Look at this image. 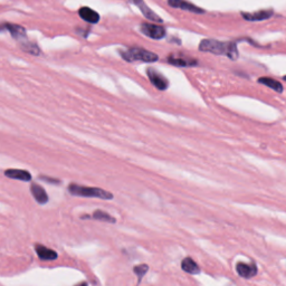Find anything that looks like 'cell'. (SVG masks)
Here are the masks:
<instances>
[{
	"label": "cell",
	"instance_id": "1",
	"mask_svg": "<svg viewBox=\"0 0 286 286\" xmlns=\"http://www.w3.org/2000/svg\"><path fill=\"white\" fill-rule=\"evenodd\" d=\"M199 50L215 55H225L233 61H236L240 57L237 44L235 41L224 42L216 40H204L199 44Z\"/></svg>",
	"mask_w": 286,
	"mask_h": 286
},
{
	"label": "cell",
	"instance_id": "2",
	"mask_svg": "<svg viewBox=\"0 0 286 286\" xmlns=\"http://www.w3.org/2000/svg\"><path fill=\"white\" fill-rule=\"evenodd\" d=\"M68 191L71 195L79 196V197L85 198H99L103 200H111L113 199V195L109 191L101 189L96 187H85L80 186L78 183H71L68 186Z\"/></svg>",
	"mask_w": 286,
	"mask_h": 286
},
{
	"label": "cell",
	"instance_id": "3",
	"mask_svg": "<svg viewBox=\"0 0 286 286\" xmlns=\"http://www.w3.org/2000/svg\"><path fill=\"white\" fill-rule=\"evenodd\" d=\"M120 55L126 62L141 61L146 63H155L159 61V56L157 54L149 52V50L141 48V47H132L130 49L120 50Z\"/></svg>",
	"mask_w": 286,
	"mask_h": 286
},
{
	"label": "cell",
	"instance_id": "4",
	"mask_svg": "<svg viewBox=\"0 0 286 286\" xmlns=\"http://www.w3.org/2000/svg\"><path fill=\"white\" fill-rule=\"evenodd\" d=\"M3 31H8L11 36L15 38L17 41H19V44H23L26 41H28V38L26 37V31L19 26V25H15V24H9V23H5V24H0V32Z\"/></svg>",
	"mask_w": 286,
	"mask_h": 286
},
{
	"label": "cell",
	"instance_id": "5",
	"mask_svg": "<svg viewBox=\"0 0 286 286\" xmlns=\"http://www.w3.org/2000/svg\"><path fill=\"white\" fill-rule=\"evenodd\" d=\"M147 74L153 86L157 87L158 89H160V91H164V89L169 87V81L166 80L159 71L155 70L153 67H149L147 70Z\"/></svg>",
	"mask_w": 286,
	"mask_h": 286
},
{
	"label": "cell",
	"instance_id": "6",
	"mask_svg": "<svg viewBox=\"0 0 286 286\" xmlns=\"http://www.w3.org/2000/svg\"><path fill=\"white\" fill-rule=\"evenodd\" d=\"M141 32L152 40H162L165 36V29L157 24H142L141 25Z\"/></svg>",
	"mask_w": 286,
	"mask_h": 286
},
{
	"label": "cell",
	"instance_id": "7",
	"mask_svg": "<svg viewBox=\"0 0 286 286\" xmlns=\"http://www.w3.org/2000/svg\"><path fill=\"white\" fill-rule=\"evenodd\" d=\"M168 5L170 7L178 8V9L193 12V14H204V10L188 1V0H168Z\"/></svg>",
	"mask_w": 286,
	"mask_h": 286
},
{
	"label": "cell",
	"instance_id": "8",
	"mask_svg": "<svg viewBox=\"0 0 286 286\" xmlns=\"http://www.w3.org/2000/svg\"><path fill=\"white\" fill-rule=\"evenodd\" d=\"M236 272L243 279L249 280L257 275V266H256L255 263L246 264L243 262H238L236 264Z\"/></svg>",
	"mask_w": 286,
	"mask_h": 286
},
{
	"label": "cell",
	"instance_id": "9",
	"mask_svg": "<svg viewBox=\"0 0 286 286\" xmlns=\"http://www.w3.org/2000/svg\"><path fill=\"white\" fill-rule=\"evenodd\" d=\"M129 1L133 2L135 6L139 7V9L142 12L143 16L148 18L149 20L153 21V23H162V19L158 16L155 11H153L151 8H149L148 5H146V2L143 0H129Z\"/></svg>",
	"mask_w": 286,
	"mask_h": 286
},
{
	"label": "cell",
	"instance_id": "10",
	"mask_svg": "<svg viewBox=\"0 0 286 286\" xmlns=\"http://www.w3.org/2000/svg\"><path fill=\"white\" fill-rule=\"evenodd\" d=\"M274 15V11L272 9L267 10H259L256 12H242L243 18L248 21H262L270 19L271 17Z\"/></svg>",
	"mask_w": 286,
	"mask_h": 286
},
{
	"label": "cell",
	"instance_id": "11",
	"mask_svg": "<svg viewBox=\"0 0 286 286\" xmlns=\"http://www.w3.org/2000/svg\"><path fill=\"white\" fill-rule=\"evenodd\" d=\"M35 250L38 255V257L41 260H55L57 259L58 254L54 249H50L48 247H46L44 245L36 244L35 245Z\"/></svg>",
	"mask_w": 286,
	"mask_h": 286
},
{
	"label": "cell",
	"instance_id": "12",
	"mask_svg": "<svg viewBox=\"0 0 286 286\" xmlns=\"http://www.w3.org/2000/svg\"><path fill=\"white\" fill-rule=\"evenodd\" d=\"M168 63L178 67H194L198 65V62L196 61L195 58L177 57V56H173V55L168 57Z\"/></svg>",
	"mask_w": 286,
	"mask_h": 286
},
{
	"label": "cell",
	"instance_id": "13",
	"mask_svg": "<svg viewBox=\"0 0 286 286\" xmlns=\"http://www.w3.org/2000/svg\"><path fill=\"white\" fill-rule=\"evenodd\" d=\"M31 193L33 195V197L35 198L36 202L40 204H45L48 202V196H47L45 189L41 186L37 185V183H32Z\"/></svg>",
	"mask_w": 286,
	"mask_h": 286
},
{
	"label": "cell",
	"instance_id": "14",
	"mask_svg": "<svg viewBox=\"0 0 286 286\" xmlns=\"http://www.w3.org/2000/svg\"><path fill=\"white\" fill-rule=\"evenodd\" d=\"M79 14L81 18L85 21H87V23L89 24H96V23H99V20H100V15L97 14L95 10H93L88 7L81 8V9L79 10Z\"/></svg>",
	"mask_w": 286,
	"mask_h": 286
},
{
	"label": "cell",
	"instance_id": "15",
	"mask_svg": "<svg viewBox=\"0 0 286 286\" xmlns=\"http://www.w3.org/2000/svg\"><path fill=\"white\" fill-rule=\"evenodd\" d=\"M5 176L11 179H16V180L20 181H31L32 174L26 170H18V169H9L5 171Z\"/></svg>",
	"mask_w": 286,
	"mask_h": 286
},
{
	"label": "cell",
	"instance_id": "16",
	"mask_svg": "<svg viewBox=\"0 0 286 286\" xmlns=\"http://www.w3.org/2000/svg\"><path fill=\"white\" fill-rule=\"evenodd\" d=\"M181 268L183 272L188 273V274H199L200 273V268L198 266V264L195 262V260L191 257H186L182 259L181 262Z\"/></svg>",
	"mask_w": 286,
	"mask_h": 286
},
{
	"label": "cell",
	"instance_id": "17",
	"mask_svg": "<svg viewBox=\"0 0 286 286\" xmlns=\"http://www.w3.org/2000/svg\"><path fill=\"white\" fill-rule=\"evenodd\" d=\"M258 83L265 85V86L270 87L272 89H274L275 92L277 93H283L284 91V87L283 85H282L279 81H276L274 79H271V78H260L258 79Z\"/></svg>",
	"mask_w": 286,
	"mask_h": 286
},
{
	"label": "cell",
	"instance_id": "18",
	"mask_svg": "<svg viewBox=\"0 0 286 286\" xmlns=\"http://www.w3.org/2000/svg\"><path fill=\"white\" fill-rule=\"evenodd\" d=\"M91 218L95 220H100V221H105V223H111V224L117 223V219H115L114 217H112L110 213L105 212L103 210H95L91 216Z\"/></svg>",
	"mask_w": 286,
	"mask_h": 286
},
{
	"label": "cell",
	"instance_id": "19",
	"mask_svg": "<svg viewBox=\"0 0 286 286\" xmlns=\"http://www.w3.org/2000/svg\"><path fill=\"white\" fill-rule=\"evenodd\" d=\"M148 271H149V266L147 265V264H140V265L134 266L133 272H134V274L138 276V284H136V286L140 285V283L142 282L143 277L147 274Z\"/></svg>",
	"mask_w": 286,
	"mask_h": 286
},
{
	"label": "cell",
	"instance_id": "20",
	"mask_svg": "<svg viewBox=\"0 0 286 286\" xmlns=\"http://www.w3.org/2000/svg\"><path fill=\"white\" fill-rule=\"evenodd\" d=\"M41 180L47 181V182H49V183H59V182H61L59 180H57V179H53V178H48V177L41 176Z\"/></svg>",
	"mask_w": 286,
	"mask_h": 286
},
{
	"label": "cell",
	"instance_id": "21",
	"mask_svg": "<svg viewBox=\"0 0 286 286\" xmlns=\"http://www.w3.org/2000/svg\"><path fill=\"white\" fill-rule=\"evenodd\" d=\"M75 286H88V284L86 283V282H81V283L76 284Z\"/></svg>",
	"mask_w": 286,
	"mask_h": 286
},
{
	"label": "cell",
	"instance_id": "22",
	"mask_svg": "<svg viewBox=\"0 0 286 286\" xmlns=\"http://www.w3.org/2000/svg\"><path fill=\"white\" fill-rule=\"evenodd\" d=\"M283 80H284V81H286V75H285V76H283Z\"/></svg>",
	"mask_w": 286,
	"mask_h": 286
}]
</instances>
